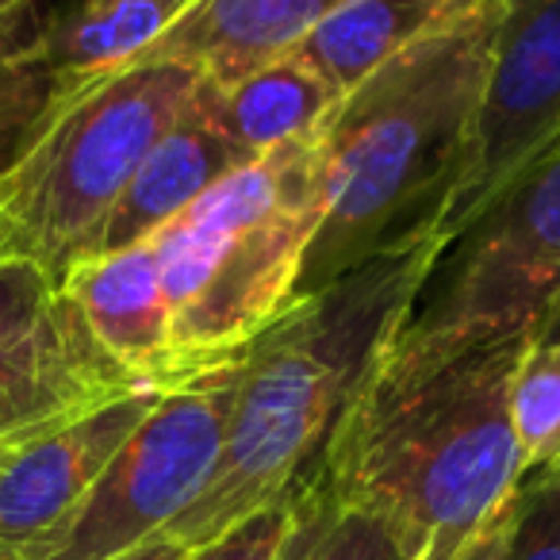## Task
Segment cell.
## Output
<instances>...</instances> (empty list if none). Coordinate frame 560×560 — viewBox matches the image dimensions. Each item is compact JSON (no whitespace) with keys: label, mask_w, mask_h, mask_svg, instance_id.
Returning a JSON list of instances; mask_svg holds the SVG:
<instances>
[{"label":"cell","mask_w":560,"mask_h":560,"mask_svg":"<svg viewBox=\"0 0 560 560\" xmlns=\"http://www.w3.org/2000/svg\"><path fill=\"white\" fill-rule=\"evenodd\" d=\"M529 335H388L330 430L315 480L376 514L411 560H453L526 480L511 373Z\"/></svg>","instance_id":"obj_1"},{"label":"cell","mask_w":560,"mask_h":560,"mask_svg":"<svg viewBox=\"0 0 560 560\" xmlns=\"http://www.w3.org/2000/svg\"><path fill=\"white\" fill-rule=\"evenodd\" d=\"M450 242L422 234L323 289L296 296L238 361L219 460L203 491L165 529L196 549L242 518L277 506L315 472L350 392L388 335L415 312Z\"/></svg>","instance_id":"obj_2"},{"label":"cell","mask_w":560,"mask_h":560,"mask_svg":"<svg viewBox=\"0 0 560 560\" xmlns=\"http://www.w3.org/2000/svg\"><path fill=\"white\" fill-rule=\"evenodd\" d=\"M491 35L495 0L415 43L342 96L323 131V219L296 296L422 234H442L465 173Z\"/></svg>","instance_id":"obj_3"},{"label":"cell","mask_w":560,"mask_h":560,"mask_svg":"<svg viewBox=\"0 0 560 560\" xmlns=\"http://www.w3.org/2000/svg\"><path fill=\"white\" fill-rule=\"evenodd\" d=\"M323 219V135L234 170L154 234L180 384L231 365L296 300Z\"/></svg>","instance_id":"obj_4"},{"label":"cell","mask_w":560,"mask_h":560,"mask_svg":"<svg viewBox=\"0 0 560 560\" xmlns=\"http://www.w3.org/2000/svg\"><path fill=\"white\" fill-rule=\"evenodd\" d=\"M200 73L180 62H135L85 89L0 170V226L9 257H27L62 284L93 254L142 158L170 131Z\"/></svg>","instance_id":"obj_5"},{"label":"cell","mask_w":560,"mask_h":560,"mask_svg":"<svg viewBox=\"0 0 560 560\" xmlns=\"http://www.w3.org/2000/svg\"><path fill=\"white\" fill-rule=\"evenodd\" d=\"M560 292V135L442 249L411 327L445 338L534 335Z\"/></svg>","instance_id":"obj_6"},{"label":"cell","mask_w":560,"mask_h":560,"mask_svg":"<svg viewBox=\"0 0 560 560\" xmlns=\"http://www.w3.org/2000/svg\"><path fill=\"white\" fill-rule=\"evenodd\" d=\"M238 361L158 396L43 560H116L165 537L219 460Z\"/></svg>","instance_id":"obj_7"},{"label":"cell","mask_w":560,"mask_h":560,"mask_svg":"<svg viewBox=\"0 0 560 560\" xmlns=\"http://www.w3.org/2000/svg\"><path fill=\"white\" fill-rule=\"evenodd\" d=\"M142 384L96 342L73 296L27 257H0V427L70 422Z\"/></svg>","instance_id":"obj_8"},{"label":"cell","mask_w":560,"mask_h":560,"mask_svg":"<svg viewBox=\"0 0 560 560\" xmlns=\"http://www.w3.org/2000/svg\"><path fill=\"white\" fill-rule=\"evenodd\" d=\"M560 135V0H495L488 70L460 185L442 215L460 234Z\"/></svg>","instance_id":"obj_9"},{"label":"cell","mask_w":560,"mask_h":560,"mask_svg":"<svg viewBox=\"0 0 560 560\" xmlns=\"http://www.w3.org/2000/svg\"><path fill=\"white\" fill-rule=\"evenodd\" d=\"M158 396L162 392L142 388L70 422L12 438L0 453V552L16 560L47 557Z\"/></svg>","instance_id":"obj_10"},{"label":"cell","mask_w":560,"mask_h":560,"mask_svg":"<svg viewBox=\"0 0 560 560\" xmlns=\"http://www.w3.org/2000/svg\"><path fill=\"white\" fill-rule=\"evenodd\" d=\"M62 289L81 307L96 342L142 388H180L177 350H173V315L170 300H165L154 242L147 238L139 246L73 265L66 272Z\"/></svg>","instance_id":"obj_11"},{"label":"cell","mask_w":560,"mask_h":560,"mask_svg":"<svg viewBox=\"0 0 560 560\" xmlns=\"http://www.w3.org/2000/svg\"><path fill=\"white\" fill-rule=\"evenodd\" d=\"M242 165H249V158L226 139L200 81L180 116L170 124V131L142 158L139 173L112 208L89 257L116 254V249L154 238L162 226H170L180 211H188L203 192H211L219 180L231 177Z\"/></svg>","instance_id":"obj_12"},{"label":"cell","mask_w":560,"mask_h":560,"mask_svg":"<svg viewBox=\"0 0 560 560\" xmlns=\"http://www.w3.org/2000/svg\"><path fill=\"white\" fill-rule=\"evenodd\" d=\"M342 0H192L142 62H180L208 85H234L300 50Z\"/></svg>","instance_id":"obj_13"},{"label":"cell","mask_w":560,"mask_h":560,"mask_svg":"<svg viewBox=\"0 0 560 560\" xmlns=\"http://www.w3.org/2000/svg\"><path fill=\"white\" fill-rule=\"evenodd\" d=\"M480 9L488 0H342L300 43L296 58L346 96L384 62Z\"/></svg>","instance_id":"obj_14"},{"label":"cell","mask_w":560,"mask_h":560,"mask_svg":"<svg viewBox=\"0 0 560 560\" xmlns=\"http://www.w3.org/2000/svg\"><path fill=\"white\" fill-rule=\"evenodd\" d=\"M203 93L226 139L249 162L319 139L342 104V93L296 55L280 58L234 85L203 81Z\"/></svg>","instance_id":"obj_15"},{"label":"cell","mask_w":560,"mask_h":560,"mask_svg":"<svg viewBox=\"0 0 560 560\" xmlns=\"http://www.w3.org/2000/svg\"><path fill=\"white\" fill-rule=\"evenodd\" d=\"M277 560H411L376 514L338 499L315 476L289 495Z\"/></svg>","instance_id":"obj_16"},{"label":"cell","mask_w":560,"mask_h":560,"mask_svg":"<svg viewBox=\"0 0 560 560\" xmlns=\"http://www.w3.org/2000/svg\"><path fill=\"white\" fill-rule=\"evenodd\" d=\"M511 430L522 472H560V342L529 335L511 373Z\"/></svg>","instance_id":"obj_17"},{"label":"cell","mask_w":560,"mask_h":560,"mask_svg":"<svg viewBox=\"0 0 560 560\" xmlns=\"http://www.w3.org/2000/svg\"><path fill=\"white\" fill-rule=\"evenodd\" d=\"M506 560H560V472L518 483Z\"/></svg>","instance_id":"obj_18"},{"label":"cell","mask_w":560,"mask_h":560,"mask_svg":"<svg viewBox=\"0 0 560 560\" xmlns=\"http://www.w3.org/2000/svg\"><path fill=\"white\" fill-rule=\"evenodd\" d=\"M284 522H289V499L249 514V518L223 529V534L211 537V541H200L196 549L185 552V560H277Z\"/></svg>","instance_id":"obj_19"},{"label":"cell","mask_w":560,"mask_h":560,"mask_svg":"<svg viewBox=\"0 0 560 560\" xmlns=\"http://www.w3.org/2000/svg\"><path fill=\"white\" fill-rule=\"evenodd\" d=\"M514 495H518V491H514ZM514 495L506 499V506L495 518H488L476 529L472 541L453 560H506V545H511V526H514Z\"/></svg>","instance_id":"obj_20"},{"label":"cell","mask_w":560,"mask_h":560,"mask_svg":"<svg viewBox=\"0 0 560 560\" xmlns=\"http://www.w3.org/2000/svg\"><path fill=\"white\" fill-rule=\"evenodd\" d=\"M188 549H180L177 541H170V537H154V541L139 545V549L124 552V557L116 560H185Z\"/></svg>","instance_id":"obj_21"},{"label":"cell","mask_w":560,"mask_h":560,"mask_svg":"<svg viewBox=\"0 0 560 560\" xmlns=\"http://www.w3.org/2000/svg\"><path fill=\"white\" fill-rule=\"evenodd\" d=\"M534 338H541V342H560V292L552 296V304L545 307L541 319H537Z\"/></svg>","instance_id":"obj_22"},{"label":"cell","mask_w":560,"mask_h":560,"mask_svg":"<svg viewBox=\"0 0 560 560\" xmlns=\"http://www.w3.org/2000/svg\"><path fill=\"white\" fill-rule=\"evenodd\" d=\"M24 4H32V0H0V20L9 16V12H16V9H24Z\"/></svg>","instance_id":"obj_23"},{"label":"cell","mask_w":560,"mask_h":560,"mask_svg":"<svg viewBox=\"0 0 560 560\" xmlns=\"http://www.w3.org/2000/svg\"><path fill=\"white\" fill-rule=\"evenodd\" d=\"M0 257H9V246H4V226H0Z\"/></svg>","instance_id":"obj_24"},{"label":"cell","mask_w":560,"mask_h":560,"mask_svg":"<svg viewBox=\"0 0 560 560\" xmlns=\"http://www.w3.org/2000/svg\"><path fill=\"white\" fill-rule=\"evenodd\" d=\"M20 434H24V430H20ZM12 438H16V434H4V438H0V453H4V445H9Z\"/></svg>","instance_id":"obj_25"},{"label":"cell","mask_w":560,"mask_h":560,"mask_svg":"<svg viewBox=\"0 0 560 560\" xmlns=\"http://www.w3.org/2000/svg\"><path fill=\"white\" fill-rule=\"evenodd\" d=\"M0 560H16V557H9V552H0Z\"/></svg>","instance_id":"obj_26"},{"label":"cell","mask_w":560,"mask_h":560,"mask_svg":"<svg viewBox=\"0 0 560 560\" xmlns=\"http://www.w3.org/2000/svg\"><path fill=\"white\" fill-rule=\"evenodd\" d=\"M4 434H9V430H4V427H0V438H4Z\"/></svg>","instance_id":"obj_27"}]
</instances>
